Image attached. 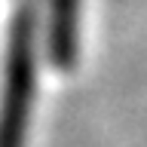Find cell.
<instances>
[{
  "instance_id": "cell-2",
  "label": "cell",
  "mask_w": 147,
  "mask_h": 147,
  "mask_svg": "<svg viewBox=\"0 0 147 147\" xmlns=\"http://www.w3.org/2000/svg\"><path fill=\"white\" fill-rule=\"evenodd\" d=\"M77 0H55L49 16V52L55 64H71L77 55Z\"/></svg>"
},
{
  "instance_id": "cell-1",
  "label": "cell",
  "mask_w": 147,
  "mask_h": 147,
  "mask_svg": "<svg viewBox=\"0 0 147 147\" xmlns=\"http://www.w3.org/2000/svg\"><path fill=\"white\" fill-rule=\"evenodd\" d=\"M34 98V18L18 12L9 31L6 74L0 95V147H22Z\"/></svg>"
}]
</instances>
